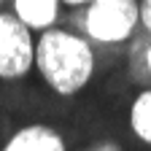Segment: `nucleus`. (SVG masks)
<instances>
[{"mask_svg":"<svg viewBox=\"0 0 151 151\" xmlns=\"http://www.w3.org/2000/svg\"><path fill=\"white\" fill-rule=\"evenodd\" d=\"M35 65V43L30 27L16 14L0 11V78H24Z\"/></svg>","mask_w":151,"mask_h":151,"instance_id":"3","label":"nucleus"},{"mask_svg":"<svg viewBox=\"0 0 151 151\" xmlns=\"http://www.w3.org/2000/svg\"><path fill=\"white\" fill-rule=\"evenodd\" d=\"M140 22L138 0H92L86 11V35L100 43H122Z\"/></svg>","mask_w":151,"mask_h":151,"instance_id":"2","label":"nucleus"},{"mask_svg":"<svg viewBox=\"0 0 151 151\" xmlns=\"http://www.w3.org/2000/svg\"><path fill=\"white\" fill-rule=\"evenodd\" d=\"M129 127L135 138L146 146H151V89L140 92L129 105Z\"/></svg>","mask_w":151,"mask_h":151,"instance_id":"6","label":"nucleus"},{"mask_svg":"<svg viewBox=\"0 0 151 151\" xmlns=\"http://www.w3.org/2000/svg\"><path fill=\"white\" fill-rule=\"evenodd\" d=\"M60 3H68V6H89L92 0H60Z\"/></svg>","mask_w":151,"mask_h":151,"instance_id":"9","label":"nucleus"},{"mask_svg":"<svg viewBox=\"0 0 151 151\" xmlns=\"http://www.w3.org/2000/svg\"><path fill=\"white\" fill-rule=\"evenodd\" d=\"M84 151H122V146L116 140H100V143H94V146H89Z\"/></svg>","mask_w":151,"mask_h":151,"instance_id":"8","label":"nucleus"},{"mask_svg":"<svg viewBox=\"0 0 151 151\" xmlns=\"http://www.w3.org/2000/svg\"><path fill=\"white\" fill-rule=\"evenodd\" d=\"M146 70L151 73V46H148V51H146Z\"/></svg>","mask_w":151,"mask_h":151,"instance_id":"10","label":"nucleus"},{"mask_svg":"<svg viewBox=\"0 0 151 151\" xmlns=\"http://www.w3.org/2000/svg\"><path fill=\"white\" fill-rule=\"evenodd\" d=\"M60 0H14V14L22 19L30 30H51Z\"/></svg>","mask_w":151,"mask_h":151,"instance_id":"5","label":"nucleus"},{"mask_svg":"<svg viewBox=\"0 0 151 151\" xmlns=\"http://www.w3.org/2000/svg\"><path fill=\"white\" fill-rule=\"evenodd\" d=\"M35 68L57 94L73 97L92 81L94 54L86 38L51 27L35 43Z\"/></svg>","mask_w":151,"mask_h":151,"instance_id":"1","label":"nucleus"},{"mask_svg":"<svg viewBox=\"0 0 151 151\" xmlns=\"http://www.w3.org/2000/svg\"><path fill=\"white\" fill-rule=\"evenodd\" d=\"M140 24L151 32V0H140Z\"/></svg>","mask_w":151,"mask_h":151,"instance_id":"7","label":"nucleus"},{"mask_svg":"<svg viewBox=\"0 0 151 151\" xmlns=\"http://www.w3.org/2000/svg\"><path fill=\"white\" fill-rule=\"evenodd\" d=\"M0 151H68L65 138L49 124H27L16 129Z\"/></svg>","mask_w":151,"mask_h":151,"instance_id":"4","label":"nucleus"}]
</instances>
